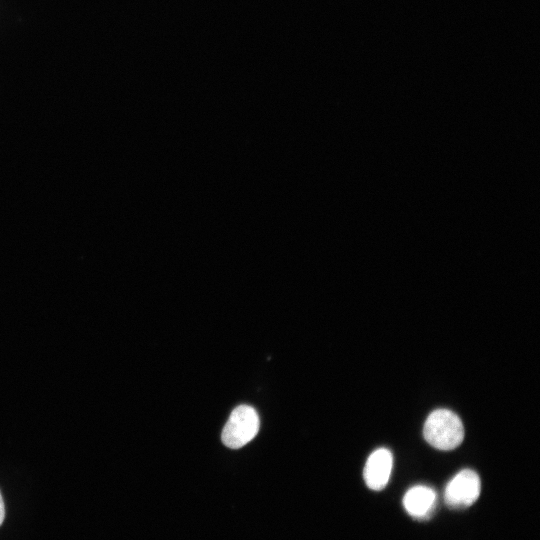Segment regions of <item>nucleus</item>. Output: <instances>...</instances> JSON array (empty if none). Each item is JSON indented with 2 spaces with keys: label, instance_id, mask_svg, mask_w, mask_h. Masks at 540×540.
Masks as SVG:
<instances>
[{
  "label": "nucleus",
  "instance_id": "1",
  "mask_svg": "<svg viewBox=\"0 0 540 540\" xmlns=\"http://www.w3.org/2000/svg\"><path fill=\"white\" fill-rule=\"evenodd\" d=\"M423 436L436 449L452 450L462 443L464 427L457 414L448 409H437L427 417Z\"/></svg>",
  "mask_w": 540,
  "mask_h": 540
},
{
  "label": "nucleus",
  "instance_id": "2",
  "mask_svg": "<svg viewBox=\"0 0 540 540\" xmlns=\"http://www.w3.org/2000/svg\"><path fill=\"white\" fill-rule=\"evenodd\" d=\"M259 426L257 411L249 405H239L232 411L223 428L222 442L231 449L241 448L257 435Z\"/></svg>",
  "mask_w": 540,
  "mask_h": 540
},
{
  "label": "nucleus",
  "instance_id": "3",
  "mask_svg": "<svg viewBox=\"0 0 540 540\" xmlns=\"http://www.w3.org/2000/svg\"><path fill=\"white\" fill-rule=\"evenodd\" d=\"M481 481L478 474L471 469L459 471L447 484L444 499L451 509H464L478 499Z\"/></svg>",
  "mask_w": 540,
  "mask_h": 540
},
{
  "label": "nucleus",
  "instance_id": "4",
  "mask_svg": "<svg viewBox=\"0 0 540 540\" xmlns=\"http://www.w3.org/2000/svg\"><path fill=\"white\" fill-rule=\"evenodd\" d=\"M393 466L392 453L386 448H379L368 457L364 467V480L372 490H382L388 483Z\"/></svg>",
  "mask_w": 540,
  "mask_h": 540
},
{
  "label": "nucleus",
  "instance_id": "5",
  "mask_svg": "<svg viewBox=\"0 0 540 540\" xmlns=\"http://www.w3.org/2000/svg\"><path fill=\"white\" fill-rule=\"evenodd\" d=\"M437 495L435 491L424 485L410 488L404 495L403 506L413 518H428L434 511Z\"/></svg>",
  "mask_w": 540,
  "mask_h": 540
},
{
  "label": "nucleus",
  "instance_id": "6",
  "mask_svg": "<svg viewBox=\"0 0 540 540\" xmlns=\"http://www.w3.org/2000/svg\"><path fill=\"white\" fill-rule=\"evenodd\" d=\"M4 515H5V512H4V503H3V499H2V496H1V493H0V525H1L2 522H3Z\"/></svg>",
  "mask_w": 540,
  "mask_h": 540
}]
</instances>
